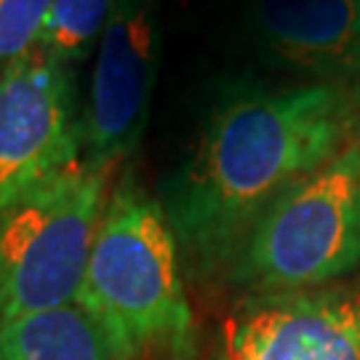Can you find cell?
<instances>
[{
  "label": "cell",
  "mask_w": 360,
  "mask_h": 360,
  "mask_svg": "<svg viewBox=\"0 0 360 360\" xmlns=\"http://www.w3.org/2000/svg\"><path fill=\"white\" fill-rule=\"evenodd\" d=\"M219 360H360V278L243 294L221 323Z\"/></svg>",
  "instance_id": "52a82bcc"
},
{
  "label": "cell",
  "mask_w": 360,
  "mask_h": 360,
  "mask_svg": "<svg viewBox=\"0 0 360 360\" xmlns=\"http://www.w3.org/2000/svg\"><path fill=\"white\" fill-rule=\"evenodd\" d=\"M49 6L51 0H0V72L35 46Z\"/></svg>",
  "instance_id": "8fae6325"
},
{
  "label": "cell",
  "mask_w": 360,
  "mask_h": 360,
  "mask_svg": "<svg viewBox=\"0 0 360 360\" xmlns=\"http://www.w3.org/2000/svg\"><path fill=\"white\" fill-rule=\"evenodd\" d=\"M158 62L160 30L153 0H115L96 46L89 104L83 112L86 168L107 174L136 153L150 117Z\"/></svg>",
  "instance_id": "8992f818"
},
{
  "label": "cell",
  "mask_w": 360,
  "mask_h": 360,
  "mask_svg": "<svg viewBox=\"0 0 360 360\" xmlns=\"http://www.w3.org/2000/svg\"><path fill=\"white\" fill-rule=\"evenodd\" d=\"M115 0H51L32 49L59 65L75 67L99 46Z\"/></svg>",
  "instance_id": "30bf717a"
},
{
  "label": "cell",
  "mask_w": 360,
  "mask_h": 360,
  "mask_svg": "<svg viewBox=\"0 0 360 360\" xmlns=\"http://www.w3.org/2000/svg\"><path fill=\"white\" fill-rule=\"evenodd\" d=\"M352 107H355V136L360 139V83L352 94Z\"/></svg>",
  "instance_id": "7c38bea8"
},
{
  "label": "cell",
  "mask_w": 360,
  "mask_h": 360,
  "mask_svg": "<svg viewBox=\"0 0 360 360\" xmlns=\"http://www.w3.org/2000/svg\"><path fill=\"white\" fill-rule=\"evenodd\" d=\"M136 355L139 349L80 299L0 328V360H136Z\"/></svg>",
  "instance_id": "9c48e42d"
},
{
  "label": "cell",
  "mask_w": 360,
  "mask_h": 360,
  "mask_svg": "<svg viewBox=\"0 0 360 360\" xmlns=\"http://www.w3.org/2000/svg\"><path fill=\"white\" fill-rule=\"evenodd\" d=\"M80 150L75 75L30 49L0 72V219L77 168Z\"/></svg>",
  "instance_id": "5b68a950"
},
{
  "label": "cell",
  "mask_w": 360,
  "mask_h": 360,
  "mask_svg": "<svg viewBox=\"0 0 360 360\" xmlns=\"http://www.w3.org/2000/svg\"><path fill=\"white\" fill-rule=\"evenodd\" d=\"M360 267V139L278 195L232 259L240 294H285L345 281Z\"/></svg>",
  "instance_id": "7a4b0ae2"
},
{
  "label": "cell",
  "mask_w": 360,
  "mask_h": 360,
  "mask_svg": "<svg viewBox=\"0 0 360 360\" xmlns=\"http://www.w3.org/2000/svg\"><path fill=\"white\" fill-rule=\"evenodd\" d=\"M104 176L77 166L0 219V328L77 299L104 208Z\"/></svg>",
  "instance_id": "277c9868"
},
{
  "label": "cell",
  "mask_w": 360,
  "mask_h": 360,
  "mask_svg": "<svg viewBox=\"0 0 360 360\" xmlns=\"http://www.w3.org/2000/svg\"><path fill=\"white\" fill-rule=\"evenodd\" d=\"M352 139L355 107L342 86H238L224 94L160 203L187 272L224 278L262 211Z\"/></svg>",
  "instance_id": "6da1fadb"
},
{
  "label": "cell",
  "mask_w": 360,
  "mask_h": 360,
  "mask_svg": "<svg viewBox=\"0 0 360 360\" xmlns=\"http://www.w3.org/2000/svg\"><path fill=\"white\" fill-rule=\"evenodd\" d=\"M251 27L278 65L328 86L360 83V0H257Z\"/></svg>",
  "instance_id": "ba28073f"
},
{
  "label": "cell",
  "mask_w": 360,
  "mask_h": 360,
  "mask_svg": "<svg viewBox=\"0 0 360 360\" xmlns=\"http://www.w3.org/2000/svg\"><path fill=\"white\" fill-rule=\"evenodd\" d=\"M77 299L136 349L168 345L179 355L187 345L193 318L179 275V245L163 206L131 181L104 203Z\"/></svg>",
  "instance_id": "3957f363"
}]
</instances>
